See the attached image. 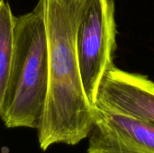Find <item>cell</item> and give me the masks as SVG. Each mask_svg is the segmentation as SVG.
<instances>
[{
	"label": "cell",
	"instance_id": "277c9868",
	"mask_svg": "<svg viewBox=\"0 0 154 153\" xmlns=\"http://www.w3.org/2000/svg\"><path fill=\"white\" fill-rule=\"evenodd\" d=\"M95 108L154 124V82L114 65L99 85Z\"/></svg>",
	"mask_w": 154,
	"mask_h": 153
},
{
	"label": "cell",
	"instance_id": "8992f818",
	"mask_svg": "<svg viewBox=\"0 0 154 153\" xmlns=\"http://www.w3.org/2000/svg\"><path fill=\"white\" fill-rule=\"evenodd\" d=\"M14 20L9 4L0 0V116L12 63Z\"/></svg>",
	"mask_w": 154,
	"mask_h": 153
},
{
	"label": "cell",
	"instance_id": "5b68a950",
	"mask_svg": "<svg viewBox=\"0 0 154 153\" xmlns=\"http://www.w3.org/2000/svg\"><path fill=\"white\" fill-rule=\"evenodd\" d=\"M88 153H154V124L96 109Z\"/></svg>",
	"mask_w": 154,
	"mask_h": 153
},
{
	"label": "cell",
	"instance_id": "6da1fadb",
	"mask_svg": "<svg viewBox=\"0 0 154 153\" xmlns=\"http://www.w3.org/2000/svg\"><path fill=\"white\" fill-rule=\"evenodd\" d=\"M48 40V91L38 130L41 149L88 137L96 109L81 80L77 34L91 0H42Z\"/></svg>",
	"mask_w": 154,
	"mask_h": 153
},
{
	"label": "cell",
	"instance_id": "3957f363",
	"mask_svg": "<svg viewBox=\"0 0 154 153\" xmlns=\"http://www.w3.org/2000/svg\"><path fill=\"white\" fill-rule=\"evenodd\" d=\"M115 11L114 0H91L78 30L77 54L81 80L94 108L99 85L114 66L117 47Z\"/></svg>",
	"mask_w": 154,
	"mask_h": 153
},
{
	"label": "cell",
	"instance_id": "7a4b0ae2",
	"mask_svg": "<svg viewBox=\"0 0 154 153\" xmlns=\"http://www.w3.org/2000/svg\"><path fill=\"white\" fill-rule=\"evenodd\" d=\"M48 91V40L44 5L15 17L10 74L0 118L8 128H36Z\"/></svg>",
	"mask_w": 154,
	"mask_h": 153
}]
</instances>
